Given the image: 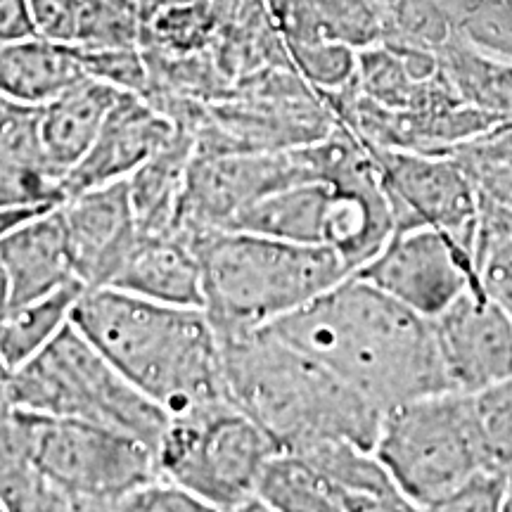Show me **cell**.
<instances>
[{"mask_svg": "<svg viewBox=\"0 0 512 512\" xmlns=\"http://www.w3.org/2000/svg\"><path fill=\"white\" fill-rule=\"evenodd\" d=\"M266 328L335 370L382 413L453 389L434 320L356 273Z\"/></svg>", "mask_w": 512, "mask_h": 512, "instance_id": "cell-1", "label": "cell"}, {"mask_svg": "<svg viewBox=\"0 0 512 512\" xmlns=\"http://www.w3.org/2000/svg\"><path fill=\"white\" fill-rule=\"evenodd\" d=\"M72 323L169 418L230 401L219 335L204 309L95 287L81 294Z\"/></svg>", "mask_w": 512, "mask_h": 512, "instance_id": "cell-2", "label": "cell"}, {"mask_svg": "<svg viewBox=\"0 0 512 512\" xmlns=\"http://www.w3.org/2000/svg\"><path fill=\"white\" fill-rule=\"evenodd\" d=\"M228 396L278 451L344 439L373 448L382 411L318 358L268 328L219 337Z\"/></svg>", "mask_w": 512, "mask_h": 512, "instance_id": "cell-3", "label": "cell"}, {"mask_svg": "<svg viewBox=\"0 0 512 512\" xmlns=\"http://www.w3.org/2000/svg\"><path fill=\"white\" fill-rule=\"evenodd\" d=\"M200 254L216 335L261 330L354 273L337 249L228 228H178Z\"/></svg>", "mask_w": 512, "mask_h": 512, "instance_id": "cell-4", "label": "cell"}, {"mask_svg": "<svg viewBox=\"0 0 512 512\" xmlns=\"http://www.w3.org/2000/svg\"><path fill=\"white\" fill-rule=\"evenodd\" d=\"M5 394L24 411L91 422L128 434L155 451L171 420L74 323L31 361L12 370Z\"/></svg>", "mask_w": 512, "mask_h": 512, "instance_id": "cell-5", "label": "cell"}, {"mask_svg": "<svg viewBox=\"0 0 512 512\" xmlns=\"http://www.w3.org/2000/svg\"><path fill=\"white\" fill-rule=\"evenodd\" d=\"M373 451L413 510H441L472 477L496 467L479 427L475 394L460 389L387 408Z\"/></svg>", "mask_w": 512, "mask_h": 512, "instance_id": "cell-6", "label": "cell"}, {"mask_svg": "<svg viewBox=\"0 0 512 512\" xmlns=\"http://www.w3.org/2000/svg\"><path fill=\"white\" fill-rule=\"evenodd\" d=\"M278 451L233 401L171 418L157 446L159 475L174 479L211 512H268L256 496L261 470Z\"/></svg>", "mask_w": 512, "mask_h": 512, "instance_id": "cell-7", "label": "cell"}, {"mask_svg": "<svg viewBox=\"0 0 512 512\" xmlns=\"http://www.w3.org/2000/svg\"><path fill=\"white\" fill-rule=\"evenodd\" d=\"M31 460L69 510H117L121 498L159 475L157 451L128 434L38 413Z\"/></svg>", "mask_w": 512, "mask_h": 512, "instance_id": "cell-8", "label": "cell"}, {"mask_svg": "<svg viewBox=\"0 0 512 512\" xmlns=\"http://www.w3.org/2000/svg\"><path fill=\"white\" fill-rule=\"evenodd\" d=\"M323 178L318 143L271 152H200L190 159L174 228H228L268 192Z\"/></svg>", "mask_w": 512, "mask_h": 512, "instance_id": "cell-9", "label": "cell"}, {"mask_svg": "<svg viewBox=\"0 0 512 512\" xmlns=\"http://www.w3.org/2000/svg\"><path fill=\"white\" fill-rule=\"evenodd\" d=\"M366 147L380 171L396 228L434 226L472 252L467 240L477 230L479 200L458 159L403 147Z\"/></svg>", "mask_w": 512, "mask_h": 512, "instance_id": "cell-10", "label": "cell"}, {"mask_svg": "<svg viewBox=\"0 0 512 512\" xmlns=\"http://www.w3.org/2000/svg\"><path fill=\"white\" fill-rule=\"evenodd\" d=\"M467 254L458 240L434 226L396 228L356 275L434 320L475 285V266Z\"/></svg>", "mask_w": 512, "mask_h": 512, "instance_id": "cell-11", "label": "cell"}, {"mask_svg": "<svg viewBox=\"0 0 512 512\" xmlns=\"http://www.w3.org/2000/svg\"><path fill=\"white\" fill-rule=\"evenodd\" d=\"M453 389L479 394L512 375V323L477 283L434 318Z\"/></svg>", "mask_w": 512, "mask_h": 512, "instance_id": "cell-12", "label": "cell"}, {"mask_svg": "<svg viewBox=\"0 0 512 512\" xmlns=\"http://www.w3.org/2000/svg\"><path fill=\"white\" fill-rule=\"evenodd\" d=\"M60 214L79 283L86 290L110 285L140 235L128 183H107L64 197Z\"/></svg>", "mask_w": 512, "mask_h": 512, "instance_id": "cell-13", "label": "cell"}, {"mask_svg": "<svg viewBox=\"0 0 512 512\" xmlns=\"http://www.w3.org/2000/svg\"><path fill=\"white\" fill-rule=\"evenodd\" d=\"M178 128L181 126L157 110L145 95L121 93L91 150L64 178V197L98 185L126 181L140 164H145L176 136Z\"/></svg>", "mask_w": 512, "mask_h": 512, "instance_id": "cell-14", "label": "cell"}, {"mask_svg": "<svg viewBox=\"0 0 512 512\" xmlns=\"http://www.w3.org/2000/svg\"><path fill=\"white\" fill-rule=\"evenodd\" d=\"M107 287L159 304L204 309L200 254L178 228L140 233Z\"/></svg>", "mask_w": 512, "mask_h": 512, "instance_id": "cell-15", "label": "cell"}, {"mask_svg": "<svg viewBox=\"0 0 512 512\" xmlns=\"http://www.w3.org/2000/svg\"><path fill=\"white\" fill-rule=\"evenodd\" d=\"M0 259L8 268L15 306L46 297L69 283H79L60 204L31 216L5 235L0 240Z\"/></svg>", "mask_w": 512, "mask_h": 512, "instance_id": "cell-16", "label": "cell"}, {"mask_svg": "<svg viewBox=\"0 0 512 512\" xmlns=\"http://www.w3.org/2000/svg\"><path fill=\"white\" fill-rule=\"evenodd\" d=\"M124 91L110 83L83 76L74 86L41 105L43 143L62 183L69 171L86 157L93 140L98 138L107 114Z\"/></svg>", "mask_w": 512, "mask_h": 512, "instance_id": "cell-17", "label": "cell"}, {"mask_svg": "<svg viewBox=\"0 0 512 512\" xmlns=\"http://www.w3.org/2000/svg\"><path fill=\"white\" fill-rule=\"evenodd\" d=\"M86 76L76 46L41 36L0 41V98L46 105Z\"/></svg>", "mask_w": 512, "mask_h": 512, "instance_id": "cell-18", "label": "cell"}, {"mask_svg": "<svg viewBox=\"0 0 512 512\" xmlns=\"http://www.w3.org/2000/svg\"><path fill=\"white\" fill-rule=\"evenodd\" d=\"M0 178L31 204H60L62 176L41 131V107L3 100L0 105Z\"/></svg>", "mask_w": 512, "mask_h": 512, "instance_id": "cell-19", "label": "cell"}, {"mask_svg": "<svg viewBox=\"0 0 512 512\" xmlns=\"http://www.w3.org/2000/svg\"><path fill=\"white\" fill-rule=\"evenodd\" d=\"M197 138L192 128L181 126L162 150L140 164L126 178L133 216L140 233H164L174 230L178 204H181L185 176L195 155Z\"/></svg>", "mask_w": 512, "mask_h": 512, "instance_id": "cell-20", "label": "cell"}, {"mask_svg": "<svg viewBox=\"0 0 512 512\" xmlns=\"http://www.w3.org/2000/svg\"><path fill=\"white\" fill-rule=\"evenodd\" d=\"M271 8L285 41L328 38L361 50L384 34L380 12L370 0H271Z\"/></svg>", "mask_w": 512, "mask_h": 512, "instance_id": "cell-21", "label": "cell"}, {"mask_svg": "<svg viewBox=\"0 0 512 512\" xmlns=\"http://www.w3.org/2000/svg\"><path fill=\"white\" fill-rule=\"evenodd\" d=\"M83 292L86 287L81 283H69L10 311L0 330V361L8 366L10 373L46 349L72 323L74 306Z\"/></svg>", "mask_w": 512, "mask_h": 512, "instance_id": "cell-22", "label": "cell"}, {"mask_svg": "<svg viewBox=\"0 0 512 512\" xmlns=\"http://www.w3.org/2000/svg\"><path fill=\"white\" fill-rule=\"evenodd\" d=\"M256 496L268 512H342L328 479L294 451H275L261 470Z\"/></svg>", "mask_w": 512, "mask_h": 512, "instance_id": "cell-23", "label": "cell"}, {"mask_svg": "<svg viewBox=\"0 0 512 512\" xmlns=\"http://www.w3.org/2000/svg\"><path fill=\"white\" fill-rule=\"evenodd\" d=\"M216 19L211 0H190L171 5L145 19L143 50L157 55H195L211 50Z\"/></svg>", "mask_w": 512, "mask_h": 512, "instance_id": "cell-24", "label": "cell"}, {"mask_svg": "<svg viewBox=\"0 0 512 512\" xmlns=\"http://www.w3.org/2000/svg\"><path fill=\"white\" fill-rule=\"evenodd\" d=\"M145 15L138 0H86L76 48H143Z\"/></svg>", "mask_w": 512, "mask_h": 512, "instance_id": "cell-25", "label": "cell"}, {"mask_svg": "<svg viewBox=\"0 0 512 512\" xmlns=\"http://www.w3.org/2000/svg\"><path fill=\"white\" fill-rule=\"evenodd\" d=\"M0 508L15 512L69 510V503L34 460L8 458L0 460Z\"/></svg>", "mask_w": 512, "mask_h": 512, "instance_id": "cell-26", "label": "cell"}, {"mask_svg": "<svg viewBox=\"0 0 512 512\" xmlns=\"http://www.w3.org/2000/svg\"><path fill=\"white\" fill-rule=\"evenodd\" d=\"M79 55L86 76L110 83L124 93L145 95L150 88V64H147L143 48H79Z\"/></svg>", "mask_w": 512, "mask_h": 512, "instance_id": "cell-27", "label": "cell"}, {"mask_svg": "<svg viewBox=\"0 0 512 512\" xmlns=\"http://www.w3.org/2000/svg\"><path fill=\"white\" fill-rule=\"evenodd\" d=\"M475 256V283L512 323V233L479 238Z\"/></svg>", "mask_w": 512, "mask_h": 512, "instance_id": "cell-28", "label": "cell"}, {"mask_svg": "<svg viewBox=\"0 0 512 512\" xmlns=\"http://www.w3.org/2000/svg\"><path fill=\"white\" fill-rule=\"evenodd\" d=\"M458 164L472 178L477 192H486L494 197V202L512 209V145H491L486 150H475L470 152V159L465 155L458 157Z\"/></svg>", "mask_w": 512, "mask_h": 512, "instance_id": "cell-29", "label": "cell"}, {"mask_svg": "<svg viewBox=\"0 0 512 512\" xmlns=\"http://www.w3.org/2000/svg\"><path fill=\"white\" fill-rule=\"evenodd\" d=\"M124 512H211L202 498L185 489L174 479L157 475L150 482L140 484L131 494L121 498L119 508Z\"/></svg>", "mask_w": 512, "mask_h": 512, "instance_id": "cell-30", "label": "cell"}, {"mask_svg": "<svg viewBox=\"0 0 512 512\" xmlns=\"http://www.w3.org/2000/svg\"><path fill=\"white\" fill-rule=\"evenodd\" d=\"M86 0H29L34 34L55 43L76 46Z\"/></svg>", "mask_w": 512, "mask_h": 512, "instance_id": "cell-31", "label": "cell"}, {"mask_svg": "<svg viewBox=\"0 0 512 512\" xmlns=\"http://www.w3.org/2000/svg\"><path fill=\"white\" fill-rule=\"evenodd\" d=\"M34 36L29 0H0V41Z\"/></svg>", "mask_w": 512, "mask_h": 512, "instance_id": "cell-32", "label": "cell"}, {"mask_svg": "<svg viewBox=\"0 0 512 512\" xmlns=\"http://www.w3.org/2000/svg\"><path fill=\"white\" fill-rule=\"evenodd\" d=\"M50 207H55V204H10V207H0V240L17 226H22L24 221H29L31 216L41 214Z\"/></svg>", "mask_w": 512, "mask_h": 512, "instance_id": "cell-33", "label": "cell"}, {"mask_svg": "<svg viewBox=\"0 0 512 512\" xmlns=\"http://www.w3.org/2000/svg\"><path fill=\"white\" fill-rule=\"evenodd\" d=\"M12 309H15V302H12L10 275H8V268L3 264V259H0V330H3L5 320H8Z\"/></svg>", "mask_w": 512, "mask_h": 512, "instance_id": "cell-34", "label": "cell"}, {"mask_svg": "<svg viewBox=\"0 0 512 512\" xmlns=\"http://www.w3.org/2000/svg\"><path fill=\"white\" fill-rule=\"evenodd\" d=\"M10 204H31V202H27V197H24L17 188H12L8 181L0 178V207H10Z\"/></svg>", "mask_w": 512, "mask_h": 512, "instance_id": "cell-35", "label": "cell"}, {"mask_svg": "<svg viewBox=\"0 0 512 512\" xmlns=\"http://www.w3.org/2000/svg\"><path fill=\"white\" fill-rule=\"evenodd\" d=\"M181 3H190V0H138V5H140V10H143L145 19L152 17L159 10L171 8V5H181Z\"/></svg>", "mask_w": 512, "mask_h": 512, "instance_id": "cell-36", "label": "cell"}, {"mask_svg": "<svg viewBox=\"0 0 512 512\" xmlns=\"http://www.w3.org/2000/svg\"><path fill=\"white\" fill-rule=\"evenodd\" d=\"M501 510H512V467L508 470V475H505V494Z\"/></svg>", "mask_w": 512, "mask_h": 512, "instance_id": "cell-37", "label": "cell"}, {"mask_svg": "<svg viewBox=\"0 0 512 512\" xmlns=\"http://www.w3.org/2000/svg\"><path fill=\"white\" fill-rule=\"evenodd\" d=\"M0 105H3V98H0Z\"/></svg>", "mask_w": 512, "mask_h": 512, "instance_id": "cell-38", "label": "cell"}, {"mask_svg": "<svg viewBox=\"0 0 512 512\" xmlns=\"http://www.w3.org/2000/svg\"><path fill=\"white\" fill-rule=\"evenodd\" d=\"M0 512H3V508H0Z\"/></svg>", "mask_w": 512, "mask_h": 512, "instance_id": "cell-39", "label": "cell"}]
</instances>
